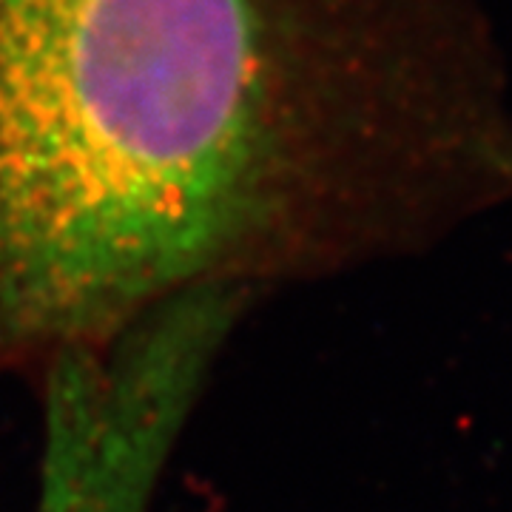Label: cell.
Here are the masks:
<instances>
[{
  "label": "cell",
  "instance_id": "6da1fadb",
  "mask_svg": "<svg viewBox=\"0 0 512 512\" xmlns=\"http://www.w3.org/2000/svg\"><path fill=\"white\" fill-rule=\"evenodd\" d=\"M288 0H0V373L319 251Z\"/></svg>",
  "mask_w": 512,
  "mask_h": 512
}]
</instances>
